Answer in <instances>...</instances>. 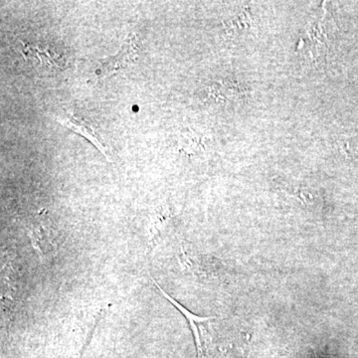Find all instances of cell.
<instances>
[{
  "instance_id": "3",
  "label": "cell",
  "mask_w": 358,
  "mask_h": 358,
  "mask_svg": "<svg viewBox=\"0 0 358 358\" xmlns=\"http://www.w3.org/2000/svg\"><path fill=\"white\" fill-rule=\"evenodd\" d=\"M154 285L156 288L158 289L159 293L163 296L170 304L174 305L178 311L182 313L183 317L187 318L189 322L190 329H191L192 335H193L194 340H195L196 349H198V358H204L205 357V344H206V326L208 322H211L215 318L208 317H198V315H194L189 309L184 308L182 305L179 304L178 300H174V298L170 297L167 295V291H163V289L159 287L158 283L154 281Z\"/></svg>"
},
{
  "instance_id": "4",
  "label": "cell",
  "mask_w": 358,
  "mask_h": 358,
  "mask_svg": "<svg viewBox=\"0 0 358 358\" xmlns=\"http://www.w3.org/2000/svg\"><path fill=\"white\" fill-rule=\"evenodd\" d=\"M61 125L69 128V129L74 130L77 134H81L84 138L87 139L91 141L95 147H97L105 156H108L107 147L104 145L101 136L95 132L90 125H88L83 119L78 118L75 115H67L66 117H61V118H56Z\"/></svg>"
},
{
  "instance_id": "2",
  "label": "cell",
  "mask_w": 358,
  "mask_h": 358,
  "mask_svg": "<svg viewBox=\"0 0 358 358\" xmlns=\"http://www.w3.org/2000/svg\"><path fill=\"white\" fill-rule=\"evenodd\" d=\"M138 51L139 46L136 37H134V34H130L119 49L118 54L99 61L96 69L97 76L105 78V77L112 76L115 73L123 70V68L130 65L132 62L136 61L139 56Z\"/></svg>"
},
{
  "instance_id": "5",
  "label": "cell",
  "mask_w": 358,
  "mask_h": 358,
  "mask_svg": "<svg viewBox=\"0 0 358 358\" xmlns=\"http://www.w3.org/2000/svg\"><path fill=\"white\" fill-rule=\"evenodd\" d=\"M170 218V211L167 208H158L154 212V217L150 222V237L152 241L156 242V239L159 237V234L163 232V227L167 224V221Z\"/></svg>"
},
{
  "instance_id": "1",
  "label": "cell",
  "mask_w": 358,
  "mask_h": 358,
  "mask_svg": "<svg viewBox=\"0 0 358 358\" xmlns=\"http://www.w3.org/2000/svg\"><path fill=\"white\" fill-rule=\"evenodd\" d=\"M31 244L36 251L37 255L43 262L53 260L58 251L56 235L47 219L44 216H36L28 226Z\"/></svg>"
}]
</instances>
